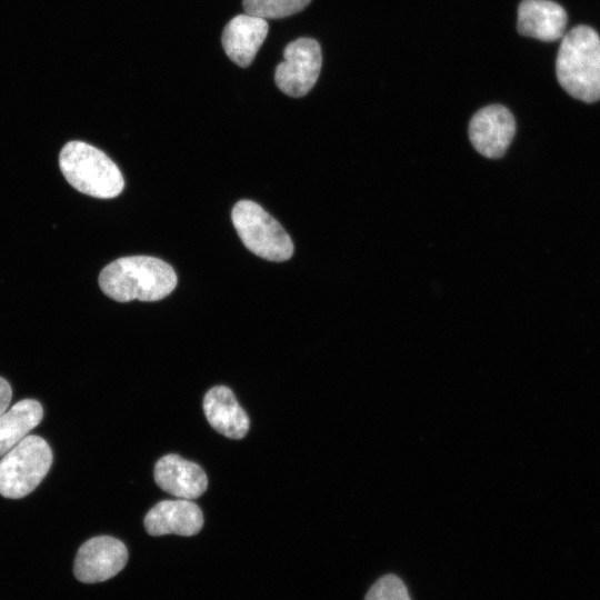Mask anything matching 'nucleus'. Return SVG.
<instances>
[{"label": "nucleus", "instance_id": "nucleus-16", "mask_svg": "<svg viewBox=\"0 0 600 600\" xmlns=\"http://www.w3.org/2000/svg\"><path fill=\"white\" fill-rule=\"evenodd\" d=\"M364 600H411L403 581L394 574H386L377 580Z\"/></svg>", "mask_w": 600, "mask_h": 600}, {"label": "nucleus", "instance_id": "nucleus-14", "mask_svg": "<svg viewBox=\"0 0 600 600\" xmlns=\"http://www.w3.org/2000/svg\"><path fill=\"white\" fill-rule=\"evenodd\" d=\"M43 418L41 403L24 399L0 416V457L22 441Z\"/></svg>", "mask_w": 600, "mask_h": 600}, {"label": "nucleus", "instance_id": "nucleus-17", "mask_svg": "<svg viewBox=\"0 0 600 600\" xmlns=\"http://www.w3.org/2000/svg\"><path fill=\"white\" fill-rule=\"evenodd\" d=\"M12 391L9 382L0 377V416L8 409Z\"/></svg>", "mask_w": 600, "mask_h": 600}, {"label": "nucleus", "instance_id": "nucleus-7", "mask_svg": "<svg viewBox=\"0 0 600 600\" xmlns=\"http://www.w3.org/2000/svg\"><path fill=\"white\" fill-rule=\"evenodd\" d=\"M127 560L128 550L123 542L110 536L93 537L79 548L73 574L84 583L102 582L119 573Z\"/></svg>", "mask_w": 600, "mask_h": 600}, {"label": "nucleus", "instance_id": "nucleus-11", "mask_svg": "<svg viewBox=\"0 0 600 600\" xmlns=\"http://www.w3.org/2000/svg\"><path fill=\"white\" fill-rule=\"evenodd\" d=\"M266 19L243 13L232 18L223 29L221 41L227 56L236 64L248 67L267 38Z\"/></svg>", "mask_w": 600, "mask_h": 600}, {"label": "nucleus", "instance_id": "nucleus-4", "mask_svg": "<svg viewBox=\"0 0 600 600\" xmlns=\"http://www.w3.org/2000/svg\"><path fill=\"white\" fill-rule=\"evenodd\" d=\"M233 227L246 248L270 261H286L293 254V243L281 224L260 204L238 201L231 212Z\"/></svg>", "mask_w": 600, "mask_h": 600}, {"label": "nucleus", "instance_id": "nucleus-5", "mask_svg": "<svg viewBox=\"0 0 600 600\" xmlns=\"http://www.w3.org/2000/svg\"><path fill=\"white\" fill-rule=\"evenodd\" d=\"M52 464V451L39 436H27L0 459V494L19 499L32 492Z\"/></svg>", "mask_w": 600, "mask_h": 600}, {"label": "nucleus", "instance_id": "nucleus-12", "mask_svg": "<svg viewBox=\"0 0 600 600\" xmlns=\"http://www.w3.org/2000/svg\"><path fill=\"white\" fill-rule=\"evenodd\" d=\"M567 22L564 9L554 1L522 0L519 4L517 28L522 36L556 41L564 36Z\"/></svg>", "mask_w": 600, "mask_h": 600}, {"label": "nucleus", "instance_id": "nucleus-10", "mask_svg": "<svg viewBox=\"0 0 600 600\" xmlns=\"http://www.w3.org/2000/svg\"><path fill=\"white\" fill-rule=\"evenodd\" d=\"M153 476L160 489L180 499L198 498L208 487L206 472L199 464L173 453L158 460Z\"/></svg>", "mask_w": 600, "mask_h": 600}, {"label": "nucleus", "instance_id": "nucleus-6", "mask_svg": "<svg viewBox=\"0 0 600 600\" xmlns=\"http://www.w3.org/2000/svg\"><path fill=\"white\" fill-rule=\"evenodd\" d=\"M322 64L321 48L312 38H299L283 51L274 72L278 88L287 96H306L316 84Z\"/></svg>", "mask_w": 600, "mask_h": 600}, {"label": "nucleus", "instance_id": "nucleus-15", "mask_svg": "<svg viewBox=\"0 0 600 600\" xmlns=\"http://www.w3.org/2000/svg\"><path fill=\"white\" fill-rule=\"evenodd\" d=\"M311 0H243L248 14L263 19H280L304 9Z\"/></svg>", "mask_w": 600, "mask_h": 600}, {"label": "nucleus", "instance_id": "nucleus-1", "mask_svg": "<svg viewBox=\"0 0 600 600\" xmlns=\"http://www.w3.org/2000/svg\"><path fill=\"white\" fill-rule=\"evenodd\" d=\"M177 281L170 264L149 256L119 258L99 276L102 292L119 302L161 300L174 290Z\"/></svg>", "mask_w": 600, "mask_h": 600}, {"label": "nucleus", "instance_id": "nucleus-3", "mask_svg": "<svg viewBox=\"0 0 600 600\" xmlns=\"http://www.w3.org/2000/svg\"><path fill=\"white\" fill-rule=\"evenodd\" d=\"M59 166L67 181L84 194L111 199L124 188L123 176L117 164L87 142H68L60 152Z\"/></svg>", "mask_w": 600, "mask_h": 600}, {"label": "nucleus", "instance_id": "nucleus-9", "mask_svg": "<svg viewBox=\"0 0 600 600\" xmlns=\"http://www.w3.org/2000/svg\"><path fill=\"white\" fill-rule=\"evenodd\" d=\"M144 528L150 536L197 534L203 526L201 509L187 499L163 500L153 506L144 517Z\"/></svg>", "mask_w": 600, "mask_h": 600}, {"label": "nucleus", "instance_id": "nucleus-2", "mask_svg": "<svg viewBox=\"0 0 600 600\" xmlns=\"http://www.w3.org/2000/svg\"><path fill=\"white\" fill-rule=\"evenodd\" d=\"M556 72L560 86L583 102L600 100V38L588 26H578L561 38Z\"/></svg>", "mask_w": 600, "mask_h": 600}, {"label": "nucleus", "instance_id": "nucleus-8", "mask_svg": "<svg viewBox=\"0 0 600 600\" xmlns=\"http://www.w3.org/2000/svg\"><path fill=\"white\" fill-rule=\"evenodd\" d=\"M468 132L471 144L480 154L497 159L509 148L516 133V121L506 107L490 104L473 114Z\"/></svg>", "mask_w": 600, "mask_h": 600}, {"label": "nucleus", "instance_id": "nucleus-13", "mask_svg": "<svg viewBox=\"0 0 600 600\" xmlns=\"http://www.w3.org/2000/svg\"><path fill=\"white\" fill-rule=\"evenodd\" d=\"M203 411L210 426L227 438L241 439L249 430V417L228 387L211 388L203 398Z\"/></svg>", "mask_w": 600, "mask_h": 600}]
</instances>
